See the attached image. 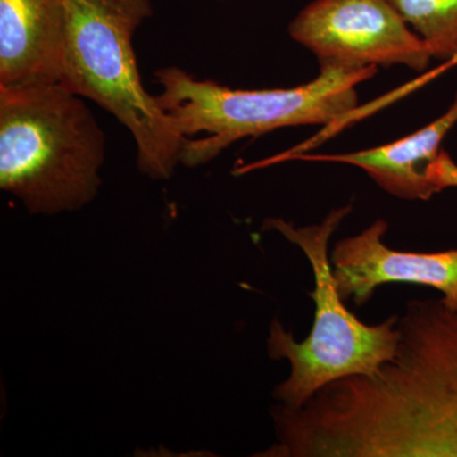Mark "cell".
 Here are the masks:
<instances>
[{"instance_id": "obj_5", "label": "cell", "mask_w": 457, "mask_h": 457, "mask_svg": "<svg viewBox=\"0 0 457 457\" xmlns=\"http://www.w3.org/2000/svg\"><path fill=\"white\" fill-rule=\"evenodd\" d=\"M353 210L351 204L332 210L323 221L297 228L284 219L270 218L263 230H273L299 246L314 275V323L309 336L297 342L278 320H273L267 339L269 356L290 363V375L276 386L279 405L299 409L319 390L339 378L374 375L395 354L400 338L399 315L383 323H363L345 305L337 288L329 257L330 237Z\"/></svg>"}, {"instance_id": "obj_2", "label": "cell", "mask_w": 457, "mask_h": 457, "mask_svg": "<svg viewBox=\"0 0 457 457\" xmlns=\"http://www.w3.org/2000/svg\"><path fill=\"white\" fill-rule=\"evenodd\" d=\"M106 137L62 83L0 88V188L27 212L56 215L95 200Z\"/></svg>"}, {"instance_id": "obj_7", "label": "cell", "mask_w": 457, "mask_h": 457, "mask_svg": "<svg viewBox=\"0 0 457 457\" xmlns=\"http://www.w3.org/2000/svg\"><path fill=\"white\" fill-rule=\"evenodd\" d=\"M389 224L376 219L356 236L337 242L330 252L333 278L345 302L362 306L376 288L386 284L427 286L442 295L441 302L457 311V249L417 253L385 245Z\"/></svg>"}, {"instance_id": "obj_1", "label": "cell", "mask_w": 457, "mask_h": 457, "mask_svg": "<svg viewBox=\"0 0 457 457\" xmlns=\"http://www.w3.org/2000/svg\"><path fill=\"white\" fill-rule=\"evenodd\" d=\"M393 359L273 409L267 457H457V311L411 300Z\"/></svg>"}, {"instance_id": "obj_8", "label": "cell", "mask_w": 457, "mask_h": 457, "mask_svg": "<svg viewBox=\"0 0 457 457\" xmlns=\"http://www.w3.org/2000/svg\"><path fill=\"white\" fill-rule=\"evenodd\" d=\"M65 0H0V88L62 83Z\"/></svg>"}, {"instance_id": "obj_12", "label": "cell", "mask_w": 457, "mask_h": 457, "mask_svg": "<svg viewBox=\"0 0 457 457\" xmlns=\"http://www.w3.org/2000/svg\"><path fill=\"white\" fill-rule=\"evenodd\" d=\"M218 2H227V0H218Z\"/></svg>"}, {"instance_id": "obj_9", "label": "cell", "mask_w": 457, "mask_h": 457, "mask_svg": "<svg viewBox=\"0 0 457 457\" xmlns=\"http://www.w3.org/2000/svg\"><path fill=\"white\" fill-rule=\"evenodd\" d=\"M457 123L455 101L437 120L394 143L345 153V154L297 155L294 161L352 165L369 174L378 187L403 200H429L437 194L432 165L441 154V143Z\"/></svg>"}, {"instance_id": "obj_3", "label": "cell", "mask_w": 457, "mask_h": 457, "mask_svg": "<svg viewBox=\"0 0 457 457\" xmlns=\"http://www.w3.org/2000/svg\"><path fill=\"white\" fill-rule=\"evenodd\" d=\"M378 69L320 65L315 79L294 88L233 89L168 66L155 73L162 88L156 99L186 139L180 164L195 168L245 137L335 122L359 106L357 87Z\"/></svg>"}, {"instance_id": "obj_11", "label": "cell", "mask_w": 457, "mask_h": 457, "mask_svg": "<svg viewBox=\"0 0 457 457\" xmlns=\"http://www.w3.org/2000/svg\"><path fill=\"white\" fill-rule=\"evenodd\" d=\"M457 66V54L450 59L445 60L444 62L437 68L433 69V71H428V73H425L420 75V77L416 78V79L411 80L407 84H404L403 87H399V88L392 90L390 93H386L384 95V102L386 104H393L394 102L399 101V99H403L407 97L411 93L416 92L417 89L422 88L426 84L432 82L436 78L441 77L442 74L446 73L450 69L456 68Z\"/></svg>"}, {"instance_id": "obj_6", "label": "cell", "mask_w": 457, "mask_h": 457, "mask_svg": "<svg viewBox=\"0 0 457 457\" xmlns=\"http://www.w3.org/2000/svg\"><path fill=\"white\" fill-rule=\"evenodd\" d=\"M288 35L320 65H400L420 73L433 59L390 0H312L291 21Z\"/></svg>"}, {"instance_id": "obj_10", "label": "cell", "mask_w": 457, "mask_h": 457, "mask_svg": "<svg viewBox=\"0 0 457 457\" xmlns=\"http://www.w3.org/2000/svg\"><path fill=\"white\" fill-rule=\"evenodd\" d=\"M400 16L425 41L433 59L457 54V0H390Z\"/></svg>"}, {"instance_id": "obj_4", "label": "cell", "mask_w": 457, "mask_h": 457, "mask_svg": "<svg viewBox=\"0 0 457 457\" xmlns=\"http://www.w3.org/2000/svg\"><path fill=\"white\" fill-rule=\"evenodd\" d=\"M65 5L62 86L130 131L141 173L170 179L186 139L144 88L132 46L135 32L153 14V0H65Z\"/></svg>"}]
</instances>
